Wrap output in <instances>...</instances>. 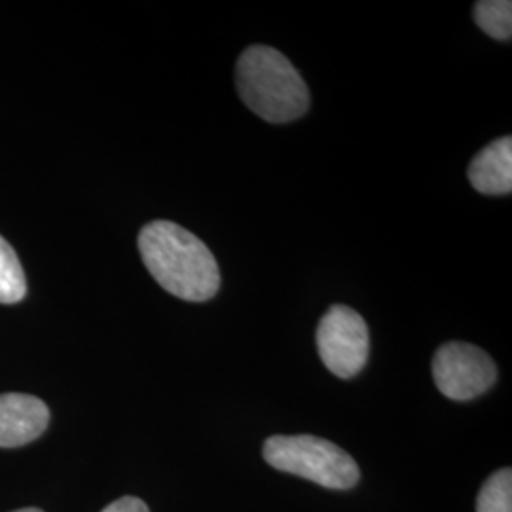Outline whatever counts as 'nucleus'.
Returning a JSON list of instances; mask_svg holds the SVG:
<instances>
[{"label":"nucleus","instance_id":"1","mask_svg":"<svg viewBox=\"0 0 512 512\" xmlns=\"http://www.w3.org/2000/svg\"><path fill=\"white\" fill-rule=\"evenodd\" d=\"M139 253L167 293L186 302H207L220 289L217 258L202 239L171 220H152L139 234Z\"/></svg>","mask_w":512,"mask_h":512},{"label":"nucleus","instance_id":"2","mask_svg":"<svg viewBox=\"0 0 512 512\" xmlns=\"http://www.w3.org/2000/svg\"><path fill=\"white\" fill-rule=\"evenodd\" d=\"M236 86L241 101L270 124H289L310 109L302 74L270 46H251L239 55Z\"/></svg>","mask_w":512,"mask_h":512},{"label":"nucleus","instance_id":"3","mask_svg":"<svg viewBox=\"0 0 512 512\" xmlns=\"http://www.w3.org/2000/svg\"><path fill=\"white\" fill-rule=\"evenodd\" d=\"M262 456L277 471L302 476L330 490H349L361 478L355 459L346 450L313 435L270 437Z\"/></svg>","mask_w":512,"mask_h":512},{"label":"nucleus","instance_id":"4","mask_svg":"<svg viewBox=\"0 0 512 512\" xmlns=\"http://www.w3.org/2000/svg\"><path fill=\"white\" fill-rule=\"evenodd\" d=\"M317 349L323 365L338 378L357 376L368 361L370 334L365 319L348 306H332L319 321Z\"/></svg>","mask_w":512,"mask_h":512},{"label":"nucleus","instance_id":"5","mask_svg":"<svg viewBox=\"0 0 512 512\" xmlns=\"http://www.w3.org/2000/svg\"><path fill=\"white\" fill-rule=\"evenodd\" d=\"M433 378L444 397L465 403L495 384L497 366L484 349L467 342H448L433 357Z\"/></svg>","mask_w":512,"mask_h":512},{"label":"nucleus","instance_id":"6","mask_svg":"<svg viewBox=\"0 0 512 512\" xmlns=\"http://www.w3.org/2000/svg\"><path fill=\"white\" fill-rule=\"evenodd\" d=\"M50 423V410L33 395H0V448H19L37 440Z\"/></svg>","mask_w":512,"mask_h":512},{"label":"nucleus","instance_id":"7","mask_svg":"<svg viewBox=\"0 0 512 512\" xmlns=\"http://www.w3.org/2000/svg\"><path fill=\"white\" fill-rule=\"evenodd\" d=\"M469 183L484 196H509L512 192V139L501 137L482 148L469 165Z\"/></svg>","mask_w":512,"mask_h":512},{"label":"nucleus","instance_id":"8","mask_svg":"<svg viewBox=\"0 0 512 512\" xmlns=\"http://www.w3.org/2000/svg\"><path fill=\"white\" fill-rule=\"evenodd\" d=\"M27 294V281L16 251L0 236V304H16Z\"/></svg>","mask_w":512,"mask_h":512},{"label":"nucleus","instance_id":"9","mask_svg":"<svg viewBox=\"0 0 512 512\" xmlns=\"http://www.w3.org/2000/svg\"><path fill=\"white\" fill-rule=\"evenodd\" d=\"M476 25L490 37L509 42L512 35L511 0H480L475 4Z\"/></svg>","mask_w":512,"mask_h":512},{"label":"nucleus","instance_id":"10","mask_svg":"<svg viewBox=\"0 0 512 512\" xmlns=\"http://www.w3.org/2000/svg\"><path fill=\"white\" fill-rule=\"evenodd\" d=\"M476 512H512L511 469H499L484 482L476 499Z\"/></svg>","mask_w":512,"mask_h":512},{"label":"nucleus","instance_id":"11","mask_svg":"<svg viewBox=\"0 0 512 512\" xmlns=\"http://www.w3.org/2000/svg\"><path fill=\"white\" fill-rule=\"evenodd\" d=\"M101 512H150L148 511L147 503L141 501L139 497H122L114 503H110L107 509Z\"/></svg>","mask_w":512,"mask_h":512},{"label":"nucleus","instance_id":"12","mask_svg":"<svg viewBox=\"0 0 512 512\" xmlns=\"http://www.w3.org/2000/svg\"><path fill=\"white\" fill-rule=\"evenodd\" d=\"M14 512H42L40 509H19V511Z\"/></svg>","mask_w":512,"mask_h":512}]
</instances>
